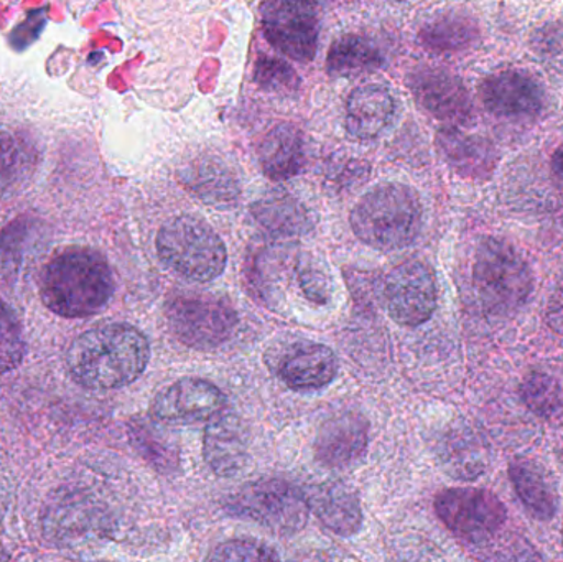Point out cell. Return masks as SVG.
<instances>
[{
  "instance_id": "cell-1",
  "label": "cell",
  "mask_w": 563,
  "mask_h": 562,
  "mask_svg": "<svg viewBox=\"0 0 563 562\" xmlns=\"http://www.w3.org/2000/svg\"><path fill=\"white\" fill-rule=\"evenodd\" d=\"M148 360V340L128 323L95 327L79 335L66 353L69 375L88 389L131 385L145 372Z\"/></svg>"
},
{
  "instance_id": "cell-2",
  "label": "cell",
  "mask_w": 563,
  "mask_h": 562,
  "mask_svg": "<svg viewBox=\"0 0 563 562\" xmlns=\"http://www.w3.org/2000/svg\"><path fill=\"white\" fill-rule=\"evenodd\" d=\"M114 294V277L101 254L69 250L46 266L42 299L52 312L82 319L101 312Z\"/></svg>"
},
{
  "instance_id": "cell-3",
  "label": "cell",
  "mask_w": 563,
  "mask_h": 562,
  "mask_svg": "<svg viewBox=\"0 0 563 562\" xmlns=\"http://www.w3.org/2000/svg\"><path fill=\"white\" fill-rule=\"evenodd\" d=\"M351 228L367 246L396 251L410 246L422 230L419 195L407 185L387 184L364 195L351 211Z\"/></svg>"
},
{
  "instance_id": "cell-4",
  "label": "cell",
  "mask_w": 563,
  "mask_h": 562,
  "mask_svg": "<svg viewBox=\"0 0 563 562\" xmlns=\"http://www.w3.org/2000/svg\"><path fill=\"white\" fill-rule=\"evenodd\" d=\"M473 283L486 312L511 317L534 293V274L522 254L503 238H485L476 247Z\"/></svg>"
},
{
  "instance_id": "cell-5",
  "label": "cell",
  "mask_w": 563,
  "mask_h": 562,
  "mask_svg": "<svg viewBox=\"0 0 563 562\" xmlns=\"http://www.w3.org/2000/svg\"><path fill=\"white\" fill-rule=\"evenodd\" d=\"M162 263L194 283H210L223 274L228 253L213 228L195 217L174 218L158 231Z\"/></svg>"
},
{
  "instance_id": "cell-6",
  "label": "cell",
  "mask_w": 563,
  "mask_h": 562,
  "mask_svg": "<svg viewBox=\"0 0 563 562\" xmlns=\"http://www.w3.org/2000/svg\"><path fill=\"white\" fill-rule=\"evenodd\" d=\"M227 508L234 517L254 521L279 535L303 530L310 511L303 492L276 478L244 485L231 495Z\"/></svg>"
},
{
  "instance_id": "cell-7",
  "label": "cell",
  "mask_w": 563,
  "mask_h": 562,
  "mask_svg": "<svg viewBox=\"0 0 563 562\" xmlns=\"http://www.w3.org/2000/svg\"><path fill=\"white\" fill-rule=\"evenodd\" d=\"M435 511L450 531L475 544L498 535L508 520L505 504L485 488H446L437 495Z\"/></svg>"
},
{
  "instance_id": "cell-8",
  "label": "cell",
  "mask_w": 563,
  "mask_h": 562,
  "mask_svg": "<svg viewBox=\"0 0 563 562\" xmlns=\"http://www.w3.org/2000/svg\"><path fill=\"white\" fill-rule=\"evenodd\" d=\"M167 319L177 339L197 350L223 345L238 323L227 300L214 296H177L167 307Z\"/></svg>"
},
{
  "instance_id": "cell-9",
  "label": "cell",
  "mask_w": 563,
  "mask_h": 562,
  "mask_svg": "<svg viewBox=\"0 0 563 562\" xmlns=\"http://www.w3.org/2000/svg\"><path fill=\"white\" fill-rule=\"evenodd\" d=\"M387 310L399 326L419 327L433 316L439 300L435 274L429 264L409 260L390 271L386 280Z\"/></svg>"
},
{
  "instance_id": "cell-10",
  "label": "cell",
  "mask_w": 563,
  "mask_h": 562,
  "mask_svg": "<svg viewBox=\"0 0 563 562\" xmlns=\"http://www.w3.org/2000/svg\"><path fill=\"white\" fill-rule=\"evenodd\" d=\"M267 40L288 58L311 62L317 55L320 22L317 5L307 2H271L263 7Z\"/></svg>"
},
{
  "instance_id": "cell-11",
  "label": "cell",
  "mask_w": 563,
  "mask_h": 562,
  "mask_svg": "<svg viewBox=\"0 0 563 562\" xmlns=\"http://www.w3.org/2000/svg\"><path fill=\"white\" fill-rule=\"evenodd\" d=\"M227 409V398L213 383L201 378H184L155 396L152 416L164 425L210 422Z\"/></svg>"
},
{
  "instance_id": "cell-12",
  "label": "cell",
  "mask_w": 563,
  "mask_h": 562,
  "mask_svg": "<svg viewBox=\"0 0 563 562\" xmlns=\"http://www.w3.org/2000/svg\"><path fill=\"white\" fill-rule=\"evenodd\" d=\"M43 533L49 543L76 550L102 533V517L91 498L78 492H63L46 505Z\"/></svg>"
},
{
  "instance_id": "cell-13",
  "label": "cell",
  "mask_w": 563,
  "mask_h": 562,
  "mask_svg": "<svg viewBox=\"0 0 563 562\" xmlns=\"http://www.w3.org/2000/svg\"><path fill=\"white\" fill-rule=\"evenodd\" d=\"M479 99L499 118H536L548 102L541 82L521 69H501L486 76L479 85Z\"/></svg>"
},
{
  "instance_id": "cell-14",
  "label": "cell",
  "mask_w": 563,
  "mask_h": 562,
  "mask_svg": "<svg viewBox=\"0 0 563 562\" xmlns=\"http://www.w3.org/2000/svg\"><path fill=\"white\" fill-rule=\"evenodd\" d=\"M410 89L417 102L433 118L466 124L473 114V102L462 79L440 68H420L410 76Z\"/></svg>"
},
{
  "instance_id": "cell-15",
  "label": "cell",
  "mask_w": 563,
  "mask_h": 562,
  "mask_svg": "<svg viewBox=\"0 0 563 562\" xmlns=\"http://www.w3.org/2000/svg\"><path fill=\"white\" fill-rule=\"evenodd\" d=\"M274 372L297 392L320 389L333 382L338 372V360L328 346L313 342H294L285 345L274 356Z\"/></svg>"
},
{
  "instance_id": "cell-16",
  "label": "cell",
  "mask_w": 563,
  "mask_h": 562,
  "mask_svg": "<svg viewBox=\"0 0 563 562\" xmlns=\"http://www.w3.org/2000/svg\"><path fill=\"white\" fill-rule=\"evenodd\" d=\"M205 461L220 477H234L246 467L250 438L240 416L224 409L208 422L203 439Z\"/></svg>"
},
{
  "instance_id": "cell-17",
  "label": "cell",
  "mask_w": 563,
  "mask_h": 562,
  "mask_svg": "<svg viewBox=\"0 0 563 562\" xmlns=\"http://www.w3.org/2000/svg\"><path fill=\"white\" fill-rule=\"evenodd\" d=\"M366 448V419L357 412L346 411L331 416L321 425L314 441V455L327 467L346 469L363 458Z\"/></svg>"
},
{
  "instance_id": "cell-18",
  "label": "cell",
  "mask_w": 563,
  "mask_h": 562,
  "mask_svg": "<svg viewBox=\"0 0 563 562\" xmlns=\"http://www.w3.org/2000/svg\"><path fill=\"white\" fill-rule=\"evenodd\" d=\"M440 152L450 167L465 178L488 180L498 167V151L492 141L478 134L446 125L437 135Z\"/></svg>"
},
{
  "instance_id": "cell-19",
  "label": "cell",
  "mask_w": 563,
  "mask_h": 562,
  "mask_svg": "<svg viewBox=\"0 0 563 562\" xmlns=\"http://www.w3.org/2000/svg\"><path fill=\"white\" fill-rule=\"evenodd\" d=\"M509 478L529 514L541 521H551L561 507L554 475L534 459L518 458L509 464Z\"/></svg>"
},
{
  "instance_id": "cell-20",
  "label": "cell",
  "mask_w": 563,
  "mask_h": 562,
  "mask_svg": "<svg viewBox=\"0 0 563 562\" xmlns=\"http://www.w3.org/2000/svg\"><path fill=\"white\" fill-rule=\"evenodd\" d=\"M308 508L340 537H353L363 524V511L356 494L341 482H323L305 494Z\"/></svg>"
},
{
  "instance_id": "cell-21",
  "label": "cell",
  "mask_w": 563,
  "mask_h": 562,
  "mask_svg": "<svg viewBox=\"0 0 563 562\" xmlns=\"http://www.w3.org/2000/svg\"><path fill=\"white\" fill-rule=\"evenodd\" d=\"M396 114V99L383 85H364L351 92L346 102V129L353 137H377Z\"/></svg>"
},
{
  "instance_id": "cell-22",
  "label": "cell",
  "mask_w": 563,
  "mask_h": 562,
  "mask_svg": "<svg viewBox=\"0 0 563 562\" xmlns=\"http://www.w3.org/2000/svg\"><path fill=\"white\" fill-rule=\"evenodd\" d=\"M38 167V148L9 122L0 121V198L22 190Z\"/></svg>"
},
{
  "instance_id": "cell-23",
  "label": "cell",
  "mask_w": 563,
  "mask_h": 562,
  "mask_svg": "<svg viewBox=\"0 0 563 562\" xmlns=\"http://www.w3.org/2000/svg\"><path fill=\"white\" fill-rule=\"evenodd\" d=\"M260 162L271 180L282 181L300 174L305 164V139L294 124L276 125L261 142Z\"/></svg>"
},
{
  "instance_id": "cell-24",
  "label": "cell",
  "mask_w": 563,
  "mask_h": 562,
  "mask_svg": "<svg viewBox=\"0 0 563 562\" xmlns=\"http://www.w3.org/2000/svg\"><path fill=\"white\" fill-rule=\"evenodd\" d=\"M426 48L440 53L463 52L479 40V25L466 12H443L430 19L420 30Z\"/></svg>"
},
{
  "instance_id": "cell-25",
  "label": "cell",
  "mask_w": 563,
  "mask_h": 562,
  "mask_svg": "<svg viewBox=\"0 0 563 562\" xmlns=\"http://www.w3.org/2000/svg\"><path fill=\"white\" fill-rule=\"evenodd\" d=\"M253 214L267 231L277 236L294 238L313 227L307 208L290 195L273 194L253 205Z\"/></svg>"
},
{
  "instance_id": "cell-26",
  "label": "cell",
  "mask_w": 563,
  "mask_h": 562,
  "mask_svg": "<svg viewBox=\"0 0 563 562\" xmlns=\"http://www.w3.org/2000/svg\"><path fill=\"white\" fill-rule=\"evenodd\" d=\"M485 448L479 444L472 429L463 426L450 429L440 449V458L446 467L445 471L463 481H475L479 475L485 474Z\"/></svg>"
},
{
  "instance_id": "cell-27",
  "label": "cell",
  "mask_w": 563,
  "mask_h": 562,
  "mask_svg": "<svg viewBox=\"0 0 563 562\" xmlns=\"http://www.w3.org/2000/svg\"><path fill=\"white\" fill-rule=\"evenodd\" d=\"M383 53L371 40L346 35L336 40L328 52V73L333 76H360L380 68Z\"/></svg>"
},
{
  "instance_id": "cell-28",
  "label": "cell",
  "mask_w": 563,
  "mask_h": 562,
  "mask_svg": "<svg viewBox=\"0 0 563 562\" xmlns=\"http://www.w3.org/2000/svg\"><path fill=\"white\" fill-rule=\"evenodd\" d=\"M519 396L538 418L551 422L563 418V388L551 373L541 370L528 373L519 386Z\"/></svg>"
},
{
  "instance_id": "cell-29",
  "label": "cell",
  "mask_w": 563,
  "mask_h": 562,
  "mask_svg": "<svg viewBox=\"0 0 563 562\" xmlns=\"http://www.w3.org/2000/svg\"><path fill=\"white\" fill-rule=\"evenodd\" d=\"M184 181L201 200L213 203L234 200L240 191L238 181L220 162L201 161L190 165L185 172Z\"/></svg>"
},
{
  "instance_id": "cell-30",
  "label": "cell",
  "mask_w": 563,
  "mask_h": 562,
  "mask_svg": "<svg viewBox=\"0 0 563 562\" xmlns=\"http://www.w3.org/2000/svg\"><path fill=\"white\" fill-rule=\"evenodd\" d=\"M478 547L479 562H545L534 544L521 535H495Z\"/></svg>"
},
{
  "instance_id": "cell-31",
  "label": "cell",
  "mask_w": 563,
  "mask_h": 562,
  "mask_svg": "<svg viewBox=\"0 0 563 562\" xmlns=\"http://www.w3.org/2000/svg\"><path fill=\"white\" fill-rule=\"evenodd\" d=\"M25 356L22 327L12 310L0 300V373L12 372Z\"/></svg>"
},
{
  "instance_id": "cell-32",
  "label": "cell",
  "mask_w": 563,
  "mask_h": 562,
  "mask_svg": "<svg viewBox=\"0 0 563 562\" xmlns=\"http://www.w3.org/2000/svg\"><path fill=\"white\" fill-rule=\"evenodd\" d=\"M208 562H280L276 551L257 540H231L220 544Z\"/></svg>"
},
{
  "instance_id": "cell-33",
  "label": "cell",
  "mask_w": 563,
  "mask_h": 562,
  "mask_svg": "<svg viewBox=\"0 0 563 562\" xmlns=\"http://www.w3.org/2000/svg\"><path fill=\"white\" fill-rule=\"evenodd\" d=\"M256 82L271 92H290L298 86V75L288 63L274 56H261L256 63Z\"/></svg>"
},
{
  "instance_id": "cell-34",
  "label": "cell",
  "mask_w": 563,
  "mask_h": 562,
  "mask_svg": "<svg viewBox=\"0 0 563 562\" xmlns=\"http://www.w3.org/2000/svg\"><path fill=\"white\" fill-rule=\"evenodd\" d=\"M536 55L549 65L563 66V22L541 26L532 38Z\"/></svg>"
},
{
  "instance_id": "cell-35",
  "label": "cell",
  "mask_w": 563,
  "mask_h": 562,
  "mask_svg": "<svg viewBox=\"0 0 563 562\" xmlns=\"http://www.w3.org/2000/svg\"><path fill=\"white\" fill-rule=\"evenodd\" d=\"M300 280L308 299L321 304L330 296V287H328L330 280L313 264H310V266L303 264V269L300 271Z\"/></svg>"
},
{
  "instance_id": "cell-36",
  "label": "cell",
  "mask_w": 563,
  "mask_h": 562,
  "mask_svg": "<svg viewBox=\"0 0 563 562\" xmlns=\"http://www.w3.org/2000/svg\"><path fill=\"white\" fill-rule=\"evenodd\" d=\"M12 481H10L9 474L0 467V520L9 511L10 504H12Z\"/></svg>"
},
{
  "instance_id": "cell-37",
  "label": "cell",
  "mask_w": 563,
  "mask_h": 562,
  "mask_svg": "<svg viewBox=\"0 0 563 562\" xmlns=\"http://www.w3.org/2000/svg\"><path fill=\"white\" fill-rule=\"evenodd\" d=\"M552 175H554L555 181L563 188V145L552 155Z\"/></svg>"
},
{
  "instance_id": "cell-38",
  "label": "cell",
  "mask_w": 563,
  "mask_h": 562,
  "mask_svg": "<svg viewBox=\"0 0 563 562\" xmlns=\"http://www.w3.org/2000/svg\"><path fill=\"white\" fill-rule=\"evenodd\" d=\"M0 562H10L9 554H7V551L3 550L2 544H0Z\"/></svg>"
},
{
  "instance_id": "cell-39",
  "label": "cell",
  "mask_w": 563,
  "mask_h": 562,
  "mask_svg": "<svg viewBox=\"0 0 563 562\" xmlns=\"http://www.w3.org/2000/svg\"><path fill=\"white\" fill-rule=\"evenodd\" d=\"M305 562H331L330 560H324V557L323 554H321V557H318L317 560H310V561H305Z\"/></svg>"
},
{
  "instance_id": "cell-40",
  "label": "cell",
  "mask_w": 563,
  "mask_h": 562,
  "mask_svg": "<svg viewBox=\"0 0 563 562\" xmlns=\"http://www.w3.org/2000/svg\"><path fill=\"white\" fill-rule=\"evenodd\" d=\"M559 458H561V462L563 464V448H562V451H561V455H559Z\"/></svg>"
},
{
  "instance_id": "cell-41",
  "label": "cell",
  "mask_w": 563,
  "mask_h": 562,
  "mask_svg": "<svg viewBox=\"0 0 563 562\" xmlns=\"http://www.w3.org/2000/svg\"><path fill=\"white\" fill-rule=\"evenodd\" d=\"M562 540H563V527H562Z\"/></svg>"
}]
</instances>
